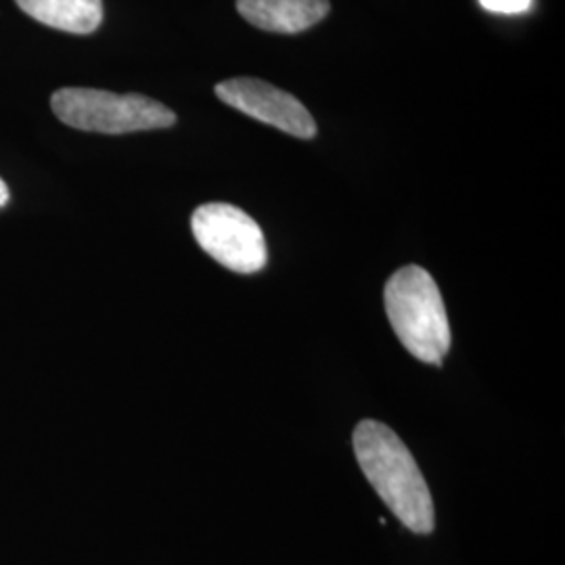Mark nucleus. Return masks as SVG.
I'll return each mask as SVG.
<instances>
[{"mask_svg":"<svg viewBox=\"0 0 565 565\" xmlns=\"http://www.w3.org/2000/svg\"><path fill=\"white\" fill-rule=\"evenodd\" d=\"M243 20L275 34H298L329 13V0H237Z\"/></svg>","mask_w":565,"mask_h":565,"instance_id":"nucleus-6","label":"nucleus"},{"mask_svg":"<svg viewBox=\"0 0 565 565\" xmlns=\"http://www.w3.org/2000/svg\"><path fill=\"white\" fill-rule=\"evenodd\" d=\"M7 202H9V189H7L4 181L0 179V207H2Z\"/></svg>","mask_w":565,"mask_h":565,"instance_id":"nucleus-9","label":"nucleus"},{"mask_svg":"<svg viewBox=\"0 0 565 565\" xmlns=\"http://www.w3.org/2000/svg\"><path fill=\"white\" fill-rule=\"evenodd\" d=\"M221 102L254 120L270 124L298 139H312L317 121L294 95L260 78H231L216 86Z\"/></svg>","mask_w":565,"mask_h":565,"instance_id":"nucleus-5","label":"nucleus"},{"mask_svg":"<svg viewBox=\"0 0 565 565\" xmlns=\"http://www.w3.org/2000/svg\"><path fill=\"white\" fill-rule=\"evenodd\" d=\"M191 228L203 252L224 268L252 275L266 266L268 252L263 228L239 207L205 203L193 212Z\"/></svg>","mask_w":565,"mask_h":565,"instance_id":"nucleus-4","label":"nucleus"},{"mask_svg":"<svg viewBox=\"0 0 565 565\" xmlns=\"http://www.w3.org/2000/svg\"><path fill=\"white\" fill-rule=\"evenodd\" d=\"M354 452L369 484L390 511L415 534L436 524L434 501L411 450L387 425L364 419L354 429Z\"/></svg>","mask_w":565,"mask_h":565,"instance_id":"nucleus-1","label":"nucleus"},{"mask_svg":"<svg viewBox=\"0 0 565 565\" xmlns=\"http://www.w3.org/2000/svg\"><path fill=\"white\" fill-rule=\"evenodd\" d=\"M385 312L404 348L427 364H443L450 324L434 277L422 266H403L385 285Z\"/></svg>","mask_w":565,"mask_h":565,"instance_id":"nucleus-2","label":"nucleus"},{"mask_svg":"<svg viewBox=\"0 0 565 565\" xmlns=\"http://www.w3.org/2000/svg\"><path fill=\"white\" fill-rule=\"evenodd\" d=\"M51 105L63 124L102 135L170 128L177 121V114L156 99L97 88H61Z\"/></svg>","mask_w":565,"mask_h":565,"instance_id":"nucleus-3","label":"nucleus"},{"mask_svg":"<svg viewBox=\"0 0 565 565\" xmlns=\"http://www.w3.org/2000/svg\"><path fill=\"white\" fill-rule=\"evenodd\" d=\"M480 4L486 11L501 13V15H518L525 13L532 4V0H480Z\"/></svg>","mask_w":565,"mask_h":565,"instance_id":"nucleus-8","label":"nucleus"},{"mask_svg":"<svg viewBox=\"0 0 565 565\" xmlns=\"http://www.w3.org/2000/svg\"><path fill=\"white\" fill-rule=\"evenodd\" d=\"M23 13L70 34H90L103 21L102 0H15Z\"/></svg>","mask_w":565,"mask_h":565,"instance_id":"nucleus-7","label":"nucleus"}]
</instances>
